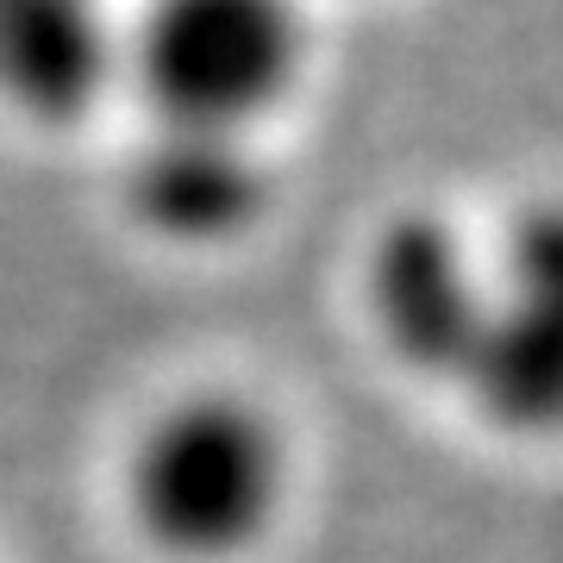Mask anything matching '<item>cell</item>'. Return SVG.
Wrapping results in <instances>:
<instances>
[{
	"mask_svg": "<svg viewBox=\"0 0 563 563\" xmlns=\"http://www.w3.org/2000/svg\"><path fill=\"white\" fill-rule=\"evenodd\" d=\"M125 501L163 558L232 563L282 520L288 439L244 395L169 401L132 444Z\"/></svg>",
	"mask_w": 563,
	"mask_h": 563,
	"instance_id": "cell-1",
	"label": "cell"
},
{
	"mask_svg": "<svg viewBox=\"0 0 563 563\" xmlns=\"http://www.w3.org/2000/svg\"><path fill=\"white\" fill-rule=\"evenodd\" d=\"M120 38L101 0H0V101L38 125L95 113Z\"/></svg>",
	"mask_w": 563,
	"mask_h": 563,
	"instance_id": "cell-6",
	"label": "cell"
},
{
	"mask_svg": "<svg viewBox=\"0 0 563 563\" xmlns=\"http://www.w3.org/2000/svg\"><path fill=\"white\" fill-rule=\"evenodd\" d=\"M457 395L507 439H563V201L507 220Z\"/></svg>",
	"mask_w": 563,
	"mask_h": 563,
	"instance_id": "cell-3",
	"label": "cell"
},
{
	"mask_svg": "<svg viewBox=\"0 0 563 563\" xmlns=\"http://www.w3.org/2000/svg\"><path fill=\"white\" fill-rule=\"evenodd\" d=\"M301 0H151L132 32V76L157 125L251 139L301 81Z\"/></svg>",
	"mask_w": 563,
	"mask_h": 563,
	"instance_id": "cell-2",
	"label": "cell"
},
{
	"mask_svg": "<svg viewBox=\"0 0 563 563\" xmlns=\"http://www.w3.org/2000/svg\"><path fill=\"white\" fill-rule=\"evenodd\" d=\"M488 257L432 207H407L363 251V313L383 351L420 383L457 388L483 332Z\"/></svg>",
	"mask_w": 563,
	"mask_h": 563,
	"instance_id": "cell-4",
	"label": "cell"
},
{
	"mask_svg": "<svg viewBox=\"0 0 563 563\" xmlns=\"http://www.w3.org/2000/svg\"><path fill=\"white\" fill-rule=\"evenodd\" d=\"M125 207L169 244H232L269 207V169L239 132L157 125L125 163Z\"/></svg>",
	"mask_w": 563,
	"mask_h": 563,
	"instance_id": "cell-5",
	"label": "cell"
}]
</instances>
